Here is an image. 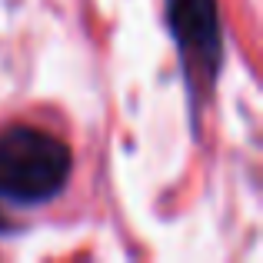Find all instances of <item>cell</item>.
I'll return each mask as SVG.
<instances>
[{"mask_svg":"<svg viewBox=\"0 0 263 263\" xmlns=\"http://www.w3.org/2000/svg\"><path fill=\"white\" fill-rule=\"evenodd\" d=\"M4 230H10V227H7V220H4V210H0V233Z\"/></svg>","mask_w":263,"mask_h":263,"instance_id":"cell-3","label":"cell"},{"mask_svg":"<svg viewBox=\"0 0 263 263\" xmlns=\"http://www.w3.org/2000/svg\"><path fill=\"white\" fill-rule=\"evenodd\" d=\"M70 147L37 127H7L0 134V197L17 206H40L64 190Z\"/></svg>","mask_w":263,"mask_h":263,"instance_id":"cell-1","label":"cell"},{"mask_svg":"<svg viewBox=\"0 0 263 263\" xmlns=\"http://www.w3.org/2000/svg\"><path fill=\"white\" fill-rule=\"evenodd\" d=\"M167 30L180 50V67L197 93L200 84L213 87L223 60V27L217 0H167Z\"/></svg>","mask_w":263,"mask_h":263,"instance_id":"cell-2","label":"cell"}]
</instances>
